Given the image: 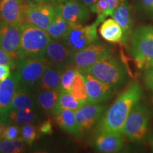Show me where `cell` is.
<instances>
[{"label": "cell", "mask_w": 153, "mask_h": 153, "mask_svg": "<svg viewBox=\"0 0 153 153\" xmlns=\"http://www.w3.org/2000/svg\"><path fill=\"white\" fill-rule=\"evenodd\" d=\"M141 96L142 89L138 82H133L129 84L99 121L98 133H121L130 112L139 102Z\"/></svg>", "instance_id": "obj_1"}, {"label": "cell", "mask_w": 153, "mask_h": 153, "mask_svg": "<svg viewBox=\"0 0 153 153\" xmlns=\"http://www.w3.org/2000/svg\"><path fill=\"white\" fill-rule=\"evenodd\" d=\"M78 70L82 73L90 74L114 89L121 87L128 79L125 65L118 57L113 55L101 59L91 66Z\"/></svg>", "instance_id": "obj_2"}, {"label": "cell", "mask_w": 153, "mask_h": 153, "mask_svg": "<svg viewBox=\"0 0 153 153\" xmlns=\"http://www.w3.org/2000/svg\"><path fill=\"white\" fill-rule=\"evenodd\" d=\"M22 35L19 51V60L23 58L43 59L51 38L45 30L26 22L21 25Z\"/></svg>", "instance_id": "obj_3"}, {"label": "cell", "mask_w": 153, "mask_h": 153, "mask_svg": "<svg viewBox=\"0 0 153 153\" xmlns=\"http://www.w3.org/2000/svg\"><path fill=\"white\" fill-rule=\"evenodd\" d=\"M130 53L139 69L146 68L153 58V27L142 26L132 32Z\"/></svg>", "instance_id": "obj_4"}, {"label": "cell", "mask_w": 153, "mask_h": 153, "mask_svg": "<svg viewBox=\"0 0 153 153\" xmlns=\"http://www.w3.org/2000/svg\"><path fill=\"white\" fill-rule=\"evenodd\" d=\"M150 115L147 107L138 102L133 107L122 129V135L134 143H140L148 131Z\"/></svg>", "instance_id": "obj_5"}, {"label": "cell", "mask_w": 153, "mask_h": 153, "mask_svg": "<svg viewBox=\"0 0 153 153\" xmlns=\"http://www.w3.org/2000/svg\"><path fill=\"white\" fill-rule=\"evenodd\" d=\"M100 24L97 19L93 24L87 26L70 25L68 30L60 41L74 53L79 52L98 41L97 29Z\"/></svg>", "instance_id": "obj_6"}, {"label": "cell", "mask_w": 153, "mask_h": 153, "mask_svg": "<svg viewBox=\"0 0 153 153\" xmlns=\"http://www.w3.org/2000/svg\"><path fill=\"white\" fill-rule=\"evenodd\" d=\"M50 65L43 59H20L17 65L16 74L19 89H28L37 85L45 70Z\"/></svg>", "instance_id": "obj_7"}, {"label": "cell", "mask_w": 153, "mask_h": 153, "mask_svg": "<svg viewBox=\"0 0 153 153\" xmlns=\"http://www.w3.org/2000/svg\"><path fill=\"white\" fill-rule=\"evenodd\" d=\"M113 47L109 44L96 41L85 49L74 53L70 66L85 68L104 57L112 55Z\"/></svg>", "instance_id": "obj_8"}, {"label": "cell", "mask_w": 153, "mask_h": 153, "mask_svg": "<svg viewBox=\"0 0 153 153\" xmlns=\"http://www.w3.org/2000/svg\"><path fill=\"white\" fill-rule=\"evenodd\" d=\"M55 14V4L48 2H26V22L46 31Z\"/></svg>", "instance_id": "obj_9"}, {"label": "cell", "mask_w": 153, "mask_h": 153, "mask_svg": "<svg viewBox=\"0 0 153 153\" xmlns=\"http://www.w3.org/2000/svg\"><path fill=\"white\" fill-rule=\"evenodd\" d=\"M21 35L20 24H8L0 20V47L18 60Z\"/></svg>", "instance_id": "obj_10"}, {"label": "cell", "mask_w": 153, "mask_h": 153, "mask_svg": "<svg viewBox=\"0 0 153 153\" xmlns=\"http://www.w3.org/2000/svg\"><path fill=\"white\" fill-rule=\"evenodd\" d=\"M106 111V107L99 104L87 103L75 111V118L82 134L87 133L97 124Z\"/></svg>", "instance_id": "obj_11"}, {"label": "cell", "mask_w": 153, "mask_h": 153, "mask_svg": "<svg viewBox=\"0 0 153 153\" xmlns=\"http://www.w3.org/2000/svg\"><path fill=\"white\" fill-rule=\"evenodd\" d=\"M74 53L61 41L52 39L45 50L43 60L50 65L65 68L70 66Z\"/></svg>", "instance_id": "obj_12"}, {"label": "cell", "mask_w": 153, "mask_h": 153, "mask_svg": "<svg viewBox=\"0 0 153 153\" xmlns=\"http://www.w3.org/2000/svg\"><path fill=\"white\" fill-rule=\"evenodd\" d=\"M24 0H0V20L8 24L22 25L26 22Z\"/></svg>", "instance_id": "obj_13"}, {"label": "cell", "mask_w": 153, "mask_h": 153, "mask_svg": "<svg viewBox=\"0 0 153 153\" xmlns=\"http://www.w3.org/2000/svg\"><path fill=\"white\" fill-rule=\"evenodd\" d=\"M59 6L62 16L70 25L83 24L90 17V9L76 0H70Z\"/></svg>", "instance_id": "obj_14"}, {"label": "cell", "mask_w": 153, "mask_h": 153, "mask_svg": "<svg viewBox=\"0 0 153 153\" xmlns=\"http://www.w3.org/2000/svg\"><path fill=\"white\" fill-rule=\"evenodd\" d=\"M82 74L85 79L88 102L91 104H100L111 98L114 95V88L99 81L90 74L87 73H82Z\"/></svg>", "instance_id": "obj_15"}, {"label": "cell", "mask_w": 153, "mask_h": 153, "mask_svg": "<svg viewBox=\"0 0 153 153\" xmlns=\"http://www.w3.org/2000/svg\"><path fill=\"white\" fill-rule=\"evenodd\" d=\"M40 115L38 108H24L16 110H9L0 115V123L4 126L24 125L26 123H38Z\"/></svg>", "instance_id": "obj_16"}, {"label": "cell", "mask_w": 153, "mask_h": 153, "mask_svg": "<svg viewBox=\"0 0 153 153\" xmlns=\"http://www.w3.org/2000/svg\"><path fill=\"white\" fill-rule=\"evenodd\" d=\"M93 145L96 150L100 152H118L123 148V139L121 133H98Z\"/></svg>", "instance_id": "obj_17"}, {"label": "cell", "mask_w": 153, "mask_h": 153, "mask_svg": "<svg viewBox=\"0 0 153 153\" xmlns=\"http://www.w3.org/2000/svg\"><path fill=\"white\" fill-rule=\"evenodd\" d=\"M112 16L113 19H114L117 22L123 30V36L121 43L126 45L131 38V36L133 32L131 9L126 0H123L118 5L113 13Z\"/></svg>", "instance_id": "obj_18"}, {"label": "cell", "mask_w": 153, "mask_h": 153, "mask_svg": "<svg viewBox=\"0 0 153 153\" xmlns=\"http://www.w3.org/2000/svg\"><path fill=\"white\" fill-rule=\"evenodd\" d=\"M19 89V82L15 72L0 82V115L9 109L15 94Z\"/></svg>", "instance_id": "obj_19"}, {"label": "cell", "mask_w": 153, "mask_h": 153, "mask_svg": "<svg viewBox=\"0 0 153 153\" xmlns=\"http://www.w3.org/2000/svg\"><path fill=\"white\" fill-rule=\"evenodd\" d=\"M64 69L50 65L38 82V90H60L61 75Z\"/></svg>", "instance_id": "obj_20"}, {"label": "cell", "mask_w": 153, "mask_h": 153, "mask_svg": "<svg viewBox=\"0 0 153 153\" xmlns=\"http://www.w3.org/2000/svg\"><path fill=\"white\" fill-rule=\"evenodd\" d=\"M55 122L64 131L79 137L82 134L78 128L75 118V111L65 109L54 115Z\"/></svg>", "instance_id": "obj_21"}, {"label": "cell", "mask_w": 153, "mask_h": 153, "mask_svg": "<svg viewBox=\"0 0 153 153\" xmlns=\"http://www.w3.org/2000/svg\"><path fill=\"white\" fill-rule=\"evenodd\" d=\"M99 33L105 41L120 43L123 39V30L114 19H105L99 27Z\"/></svg>", "instance_id": "obj_22"}, {"label": "cell", "mask_w": 153, "mask_h": 153, "mask_svg": "<svg viewBox=\"0 0 153 153\" xmlns=\"http://www.w3.org/2000/svg\"><path fill=\"white\" fill-rule=\"evenodd\" d=\"M70 27V24L65 20L60 12L59 4H55V14L52 22L46 32L53 40L60 41L65 35Z\"/></svg>", "instance_id": "obj_23"}, {"label": "cell", "mask_w": 153, "mask_h": 153, "mask_svg": "<svg viewBox=\"0 0 153 153\" xmlns=\"http://www.w3.org/2000/svg\"><path fill=\"white\" fill-rule=\"evenodd\" d=\"M60 94V90H38L36 98L38 108H41L44 112L53 114Z\"/></svg>", "instance_id": "obj_24"}, {"label": "cell", "mask_w": 153, "mask_h": 153, "mask_svg": "<svg viewBox=\"0 0 153 153\" xmlns=\"http://www.w3.org/2000/svg\"><path fill=\"white\" fill-rule=\"evenodd\" d=\"M24 108H38V106L36 99H34L31 94H30L28 89L19 88L7 111Z\"/></svg>", "instance_id": "obj_25"}, {"label": "cell", "mask_w": 153, "mask_h": 153, "mask_svg": "<svg viewBox=\"0 0 153 153\" xmlns=\"http://www.w3.org/2000/svg\"><path fill=\"white\" fill-rule=\"evenodd\" d=\"M82 105L83 104L79 100H77L70 92L60 91L56 106L53 112V115L54 116L57 112L65 109L76 111L80 108Z\"/></svg>", "instance_id": "obj_26"}, {"label": "cell", "mask_w": 153, "mask_h": 153, "mask_svg": "<svg viewBox=\"0 0 153 153\" xmlns=\"http://www.w3.org/2000/svg\"><path fill=\"white\" fill-rule=\"evenodd\" d=\"M70 92L82 104L88 103V95L85 76L78 69Z\"/></svg>", "instance_id": "obj_27"}, {"label": "cell", "mask_w": 153, "mask_h": 153, "mask_svg": "<svg viewBox=\"0 0 153 153\" xmlns=\"http://www.w3.org/2000/svg\"><path fill=\"white\" fill-rule=\"evenodd\" d=\"M26 143L21 137L18 138L0 140V152L1 153H20L25 150Z\"/></svg>", "instance_id": "obj_28"}, {"label": "cell", "mask_w": 153, "mask_h": 153, "mask_svg": "<svg viewBox=\"0 0 153 153\" xmlns=\"http://www.w3.org/2000/svg\"><path fill=\"white\" fill-rule=\"evenodd\" d=\"M77 69L72 66L67 67L63 70L60 79V91L70 92L75 78Z\"/></svg>", "instance_id": "obj_29"}, {"label": "cell", "mask_w": 153, "mask_h": 153, "mask_svg": "<svg viewBox=\"0 0 153 153\" xmlns=\"http://www.w3.org/2000/svg\"><path fill=\"white\" fill-rule=\"evenodd\" d=\"M38 129L33 123H26L22 125L21 127V137H22L26 145H31L34 141L37 139Z\"/></svg>", "instance_id": "obj_30"}, {"label": "cell", "mask_w": 153, "mask_h": 153, "mask_svg": "<svg viewBox=\"0 0 153 153\" xmlns=\"http://www.w3.org/2000/svg\"><path fill=\"white\" fill-rule=\"evenodd\" d=\"M90 11L97 14V20L101 23L103 22L107 17V11L108 9V4L106 0H97L94 4L89 7Z\"/></svg>", "instance_id": "obj_31"}, {"label": "cell", "mask_w": 153, "mask_h": 153, "mask_svg": "<svg viewBox=\"0 0 153 153\" xmlns=\"http://www.w3.org/2000/svg\"><path fill=\"white\" fill-rule=\"evenodd\" d=\"M19 61L0 47V65H8L11 69H14L17 68Z\"/></svg>", "instance_id": "obj_32"}, {"label": "cell", "mask_w": 153, "mask_h": 153, "mask_svg": "<svg viewBox=\"0 0 153 153\" xmlns=\"http://www.w3.org/2000/svg\"><path fill=\"white\" fill-rule=\"evenodd\" d=\"M19 137H21V127L14 124L6 126L4 138L13 140L18 138Z\"/></svg>", "instance_id": "obj_33"}, {"label": "cell", "mask_w": 153, "mask_h": 153, "mask_svg": "<svg viewBox=\"0 0 153 153\" xmlns=\"http://www.w3.org/2000/svg\"><path fill=\"white\" fill-rule=\"evenodd\" d=\"M138 4L144 14L153 18V0H138Z\"/></svg>", "instance_id": "obj_34"}, {"label": "cell", "mask_w": 153, "mask_h": 153, "mask_svg": "<svg viewBox=\"0 0 153 153\" xmlns=\"http://www.w3.org/2000/svg\"><path fill=\"white\" fill-rule=\"evenodd\" d=\"M38 129L39 134H42V135H51L53 133L52 119L48 118L46 120H44L43 123L39 126Z\"/></svg>", "instance_id": "obj_35"}, {"label": "cell", "mask_w": 153, "mask_h": 153, "mask_svg": "<svg viewBox=\"0 0 153 153\" xmlns=\"http://www.w3.org/2000/svg\"><path fill=\"white\" fill-rule=\"evenodd\" d=\"M145 85L149 89L153 91V68H148L143 73Z\"/></svg>", "instance_id": "obj_36"}, {"label": "cell", "mask_w": 153, "mask_h": 153, "mask_svg": "<svg viewBox=\"0 0 153 153\" xmlns=\"http://www.w3.org/2000/svg\"><path fill=\"white\" fill-rule=\"evenodd\" d=\"M11 69L8 65H0V82L6 79L11 75Z\"/></svg>", "instance_id": "obj_37"}, {"label": "cell", "mask_w": 153, "mask_h": 153, "mask_svg": "<svg viewBox=\"0 0 153 153\" xmlns=\"http://www.w3.org/2000/svg\"><path fill=\"white\" fill-rule=\"evenodd\" d=\"M108 1V9L107 11V16H112L113 13L116 7H118V5L123 0H106Z\"/></svg>", "instance_id": "obj_38"}, {"label": "cell", "mask_w": 153, "mask_h": 153, "mask_svg": "<svg viewBox=\"0 0 153 153\" xmlns=\"http://www.w3.org/2000/svg\"><path fill=\"white\" fill-rule=\"evenodd\" d=\"M76 1H79V2L83 4H85L89 8V7H91V6L97 2V0H76Z\"/></svg>", "instance_id": "obj_39"}, {"label": "cell", "mask_w": 153, "mask_h": 153, "mask_svg": "<svg viewBox=\"0 0 153 153\" xmlns=\"http://www.w3.org/2000/svg\"><path fill=\"white\" fill-rule=\"evenodd\" d=\"M6 126L0 123V140H2L5 137Z\"/></svg>", "instance_id": "obj_40"}, {"label": "cell", "mask_w": 153, "mask_h": 153, "mask_svg": "<svg viewBox=\"0 0 153 153\" xmlns=\"http://www.w3.org/2000/svg\"><path fill=\"white\" fill-rule=\"evenodd\" d=\"M70 1V0H50L49 2L53 4H62L66 2V1Z\"/></svg>", "instance_id": "obj_41"}, {"label": "cell", "mask_w": 153, "mask_h": 153, "mask_svg": "<svg viewBox=\"0 0 153 153\" xmlns=\"http://www.w3.org/2000/svg\"><path fill=\"white\" fill-rule=\"evenodd\" d=\"M148 143L150 148L152 149V150H153V133H151L150 136L148 137Z\"/></svg>", "instance_id": "obj_42"}, {"label": "cell", "mask_w": 153, "mask_h": 153, "mask_svg": "<svg viewBox=\"0 0 153 153\" xmlns=\"http://www.w3.org/2000/svg\"><path fill=\"white\" fill-rule=\"evenodd\" d=\"M29 1H33V2H49L50 0H28Z\"/></svg>", "instance_id": "obj_43"}, {"label": "cell", "mask_w": 153, "mask_h": 153, "mask_svg": "<svg viewBox=\"0 0 153 153\" xmlns=\"http://www.w3.org/2000/svg\"><path fill=\"white\" fill-rule=\"evenodd\" d=\"M153 68V58L150 61V62H149L148 64V65H147L146 68Z\"/></svg>", "instance_id": "obj_44"}, {"label": "cell", "mask_w": 153, "mask_h": 153, "mask_svg": "<svg viewBox=\"0 0 153 153\" xmlns=\"http://www.w3.org/2000/svg\"><path fill=\"white\" fill-rule=\"evenodd\" d=\"M152 104H153V96H152Z\"/></svg>", "instance_id": "obj_45"}]
</instances>
